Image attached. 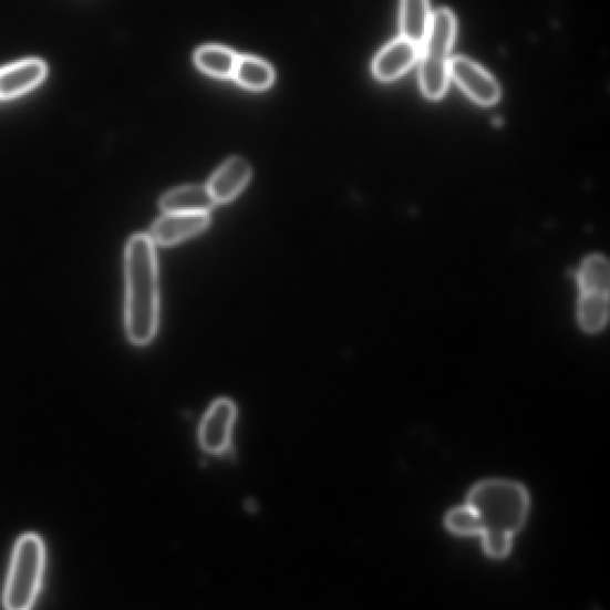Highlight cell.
Here are the masks:
<instances>
[{
  "label": "cell",
  "mask_w": 610,
  "mask_h": 610,
  "mask_svg": "<svg viewBox=\"0 0 610 610\" xmlns=\"http://www.w3.org/2000/svg\"><path fill=\"white\" fill-rule=\"evenodd\" d=\"M125 328L132 343L145 347L154 339L159 321L158 262L148 234H135L125 249Z\"/></svg>",
  "instance_id": "1"
},
{
  "label": "cell",
  "mask_w": 610,
  "mask_h": 610,
  "mask_svg": "<svg viewBox=\"0 0 610 610\" xmlns=\"http://www.w3.org/2000/svg\"><path fill=\"white\" fill-rule=\"evenodd\" d=\"M467 505L478 516L484 534L514 536L525 520L529 499L518 484L506 480H488L478 484L468 495Z\"/></svg>",
  "instance_id": "2"
},
{
  "label": "cell",
  "mask_w": 610,
  "mask_h": 610,
  "mask_svg": "<svg viewBox=\"0 0 610 610\" xmlns=\"http://www.w3.org/2000/svg\"><path fill=\"white\" fill-rule=\"evenodd\" d=\"M456 30L455 14L448 9L432 14L427 34L420 45V84L428 100H441L447 91L449 54Z\"/></svg>",
  "instance_id": "3"
},
{
  "label": "cell",
  "mask_w": 610,
  "mask_h": 610,
  "mask_svg": "<svg viewBox=\"0 0 610 610\" xmlns=\"http://www.w3.org/2000/svg\"><path fill=\"white\" fill-rule=\"evenodd\" d=\"M45 565L42 539L28 534L15 544L4 590V607L9 610H27L34 606Z\"/></svg>",
  "instance_id": "4"
},
{
  "label": "cell",
  "mask_w": 610,
  "mask_h": 610,
  "mask_svg": "<svg viewBox=\"0 0 610 610\" xmlns=\"http://www.w3.org/2000/svg\"><path fill=\"white\" fill-rule=\"evenodd\" d=\"M581 297L578 318L583 330L598 333L608 320L609 265L604 257H588L580 271Z\"/></svg>",
  "instance_id": "5"
},
{
  "label": "cell",
  "mask_w": 610,
  "mask_h": 610,
  "mask_svg": "<svg viewBox=\"0 0 610 610\" xmlns=\"http://www.w3.org/2000/svg\"><path fill=\"white\" fill-rule=\"evenodd\" d=\"M238 410L228 399L215 401L201 420L199 444L209 455H224L229 449Z\"/></svg>",
  "instance_id": "6"
},
{
  "label": "cell",
  "mask_w": 610,
  "mask_h": 610,
  "mask_svg": "<svg viewBox=\"0 0 610 610\" xmlns=\"http://www.w3.org/2000/svg\"><path fill=\"white\" fill-rule=\"evenodd\" d=\"M449 76L468 97L483 106L494 105L500 97V89L494 77L471 59L453 58L449 61Z\"/></svg>",
  "instance_id": "7"
},
{
  "label": "cell",
  "mask_w": 610,
  "mask_h": 610,
  "mask_svg": "<svg viewBox=\"0 0 610 610\" xmlns=\"http://www.w3.org/2000/svg\"><path fill=\"white\" fill-rule=\"evenodd\" d=\"M210 223V214H164L152 226L149 238L154 245H178L199 236L209 228Z\"/></svg>",
  "instance_id": "8"
},
{
  "label": "cell",
  "mask_w": 610,
  "mask_h": 610,
  "mask_svg": "<svg viewBox=\"0 0 610 610\" xmlns=\"http://www.w3.org/2000/svg\"><path fill=\"white\" fill-rule=\"evenodd\" d=\"M46 72L49 68L39 59L19 61L0 70V100L10 101L25 95L45 80Z\"/></svg>",
  "instance_id": "9"
},
{
  "label": "cell",
  "mask_w": 610,
  "mask_h": 610,
  "mask_svg": "<svg viewBox=\"0 0 610 610\" xmlns=\"http://www.w3.org/2000/svg\"><path fill=\"white\" fill-rule=\"evenodd\" d=\"M418 58L420 45L400 38L385 45L375 56L372 70L379 81L393 82L409 71Z\"/></svg>",
  "instance_id": "10"
},
{
  "label": "cell",
  "mask_w": 610,
  "mask_h": 610,
  "mask_svg": "<svg viewBox=\"0 0 610 610\" xmlns=\"http://www.w3.org/2000/svg\"><path fill=\"white\" fill-rule=\"evenodd\" d=\"M250 177L252 168L245 159L239 156L228 159L215 172L207 185L216 205H226L236 199L244 192Z\"/></svg>",
  "instance_id": "11"
},
{
  "label": "cell",
  "mask_w": 610,
  "mask_h": 610,
  "mask_svg": "<svg viewBox=\"0 0 610 610\" xmlns=\"http://www.w3.org/2000/svg\"><path fill=\"white\" fill-rule=\"evenodd\" d=\"M216 206L208 186L203 185L177 187L161 199V209L164 214H210Z\"/></svg>",
  "instance_id": "12"
},
{
  "label": "cell",
  "mask_w": 610,
  "mask_h": 610,
  "mask_svg": "<svg viewBox=\"0 0 610 610\" xmlns=\"http://www.w3.org/2000/svg\"><path fill=\"white\" fill-rule=\"evenodd\" d=\"M431 19L430 0H401L402 38L421 45L427 34Z\"/></svg>",
  "instance_id": "13"
},
{
  "label": "cell",
  "mask_w": 610,
  "mask_h": 610,
  "mask_svg": "<svg viewBox=\"0 0 610 610\" xmlns=\"http://www.w3.org/2000/svg\"><path fill=\"white\" fill-rule=\"evenodd\" d=\"M197 66L216 77L227 80L234 75L239 56L220 45L201 46L195 56Z\"/></svg>",
  "instance_id": "14"
},
{
  "label": "cell",
  "mask_w": 610,
  "mask_h": 610,
  "mask_svg": "<svg viewBox=\"0 0 610 610\" xmlns=\"http://www.w3.org/2000/svg\"><path fill=\"white\" fill-rule=\"evenodd\" d=\"M232 76L241 86L254 91L269 89L275 82V72L268 62L252 56L239 58Z\"/></svg>",
  "instance_id": "15"
},
{
  "label": "cell",
  "mask_w": 610,
  "mask_h": 610,
  "mask_svg": "<svg viewBox=\"0 0 610 610\" xmlns=\"http://www.w3.org/2000/svg\"><path fill=\"white\" fill-rule=\"evenodd\" d=\"M446 526L452 531V534L458 536L482 535V527L478 520V516L475 510L468 505L453 509L447 515Z\"/></svg>",
  "instance_id": "16"
},
{
  "label": "cell",
  "mask_w": 610,
  "mask_h": 610,
  "mask_svg": "<svg viewBox=\"0 0 610 610\" xmlns=\"http://www.w3.org/2000/svg\"><path fill=\"white\" fill-rule=\"evenodd\" d=\"M483 545L487 555L493 558H505L511 549V536L505 534H484Z\"/></svg>",
  "instance_id": "17"
}]
</instances>
